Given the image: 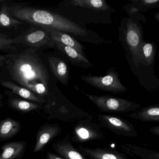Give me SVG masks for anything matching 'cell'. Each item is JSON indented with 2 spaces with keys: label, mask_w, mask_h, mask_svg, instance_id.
Returning <instances> with one entry per match:
<instances>
[{
  "label": "cell",
  "mask_w": 159,
  "mask_h": 159,
  "mask_svg": "<svg viewBox=\"0 0 159 159\" xmlns=\"http://www.w3.org/2000/svg\"><path fill=\"white\" fill-rule=\"evenodd\" d=\"M7 57H8V55H0V67L4 64V62H5Z\"/></svg>",
  "instance_id": "cell-28"
},
{
  "label": "cell",
  "mask_w": 159,
  "mask_h": 159,
  "mask_svg": "<svg viewBox=\"0 0 159 159\" xmlns=\"http://www.w3.org/2000/svg\"><path fill=\"white\" fill-rule=\"evenodd\" d=\"M81 79L94 88L113 94L122 93L127 91V88L122 83L120 75L114 68H110L105 76L83 75Z\"/></svg>",
  "instance_id": "cell-6"
},
{
  "label": "cell",
  "mask_w": 159,
  "mask_h": 159,
  "mask_svg": "<svg viewBox=\"0 0 159 159\" xmlns=\"http://www.w3.org/2000/svg\"><path fill=\"white\" fill-rule=\"evenodd\" d=\"M146 19L140 12L123 18L118 27L119 41L126 53L125 57L131 68L137 66L139 49L144 40L143 27L140 22L144 24Z\"/></svg>",
  "instance_id": "cell-4"
},
{
  "label": "cell",
  "mask_w": 159,
  "mask_h": 159,
  "mask_svg": "<svg viewBox=\"0 0 159 159\" xmlns=\"http://www.w3.org/2000/svg\"><path fill=\"white\" fill-rule=\"evenodd\" d=\"M59 8L63 16L82 27L87 24H112L111 14L116 11L105 0H67Z\"/></svg>",
  "instance_id": "cell-3"
},
{
  "label": "cell",
  "mask_w": 159,
  "mask_h": 159,
  "mask_svg": "<svg viewBox=\"0 0 159 159\" xmlns=\"http://www.w3.org/2000/svg\"><path fill=\"white\" fill-rule=\"evenodd\" d=\"M21 129V124L18 121L7 118L0 122V141H3L13 137Z\"/></svg>",
  "instance_id": "cell-20"
},
{
  "label": "cell",
  "mask_w": 159,
  "mask_h": 159,
  "mask_svg": "<svg viewBox=\"0 0 159 159\" xmlns=\"http://www.w3.org/2000/svg\"><path fill=\"white\" fill-rule=\"evenodd\" d=\"M157 49V45L153 42H143L139 53L137 66L131 68H138L142 66L153 67Z\"/></svg>",
  "instance_id": "cell-15"
},
{
  "label": "cell",
  "mask_w": 159,
  "mask_h": 159,
  "mask_svg": "<svg viewBox=\"0 0 159 159\" xmlns=\"http://www.w3.org/2000/svg\"><path fill=\"white\" fill-rule=\"evenodd\" d=\"M48 62L55 77L63 85L67 86L70 73L67 65L63 60L55 57H49Z\"/></svg>",
  "instance_id": "cell-16"
},
{
  "label": "cell",
  "mask_w": 159,
  "mask_h": 159,
  "mask_svg": "<svg viewBox=\"0 0 159 159\" xmlns=\"http://www.w3.org/2000/svg\"><path fill=\"white\" fill-rule=\"evenodd\" d=\"M130 118L143 122H159V105L154 104L139 109L135 112L128 114Z\"/></svg>",
  "instance_id": "cell-19"
},
{
  "label": "cell",
  "mask_w": 159,
  "mask_h": 159,
  "mask_svg": "<svg viewBox=\"0 0 159 159\" xmlns=\"http://www.w3.org/2000/svg\"><path fill=\"white\" fill-rule=\"evenodd\" d=\"M8 11L11 16L21 22L65 32L82 41L95 44L106 43L105 40L93 31L82 27L63 15L55 12L19 5L8 7Z\"/></svg>",
  "instance_id": "cell-2"
},
{
  "label": "cell",
  "mask_w": 159,
  "mask_h": 159,
  "mask_svg": "<svg viewBox=\"0 0 159 159\" xmlns=\"http://www.w3.org/2000/svg\"><path fill=\"white\" fill-rule=\"evenodd\" d=\"M62 132V129L57 124H46L39 129L36 135V143L33 152H39L54 138Z\"/></svg>",
  "instance_id": "cell-10"
},
{
  "label": "cell",
  "mask_w": 159,
  "mask_h": 159,
  "mask_svg": "<svg viewBox=\"0 0 159 159\" xmlns=\"http://www.w3.org/2000/svg\"><path fill=\"white\" fill-rule=\"evenodd\" d=\"M99 124L111 130L116 134L126 137H133L137 135L133 125L121 117L106 114L97 115Z\"/></svg>",
  "instance_id": "cell-9"
},
{
  "label": "cell",
  "mask_w": 159,
  "mask_h": 159,
  "mask_svg": "<svg viewBox=\"0 0 159 159\" xmlns=\"http://www.w3.org/2000/svg\"><path fill=\"white\" fill-rule=\"evenodd\" d=\"M52 147L54 150L65 159H86L85 156L73 146L68 136L57 141Z\"/></svg>",
  "instance_id": "cell-14"
},
{
  "label": "cell",
  "mask_w": 159,
  "mask_h": 159,
  "mask_svg": "<svg viewBox=\"0 0 159 159\" xmlns=\"http://www.w3.org/2000/svg\"><path fill=\"white\" fill-rule=\"evenodd\" d=\"M22 24V22L11 16L8 11V7L3 3L0 10V27L3 28H16Z\"/></svg>",
  "instance_id": "cell-22"
},
{
  "label": "cell",
  "mask_w": 159,
  "mask_h": 159,
  "mask_svg": "<svg viewBox=\"0 0 159 159\" xmlns=\"http://www.w3.org/2000/svg\"><path fill=\"white\" fill-rule=\"evenodd\" d=\"M101 112L127 113L139 109L141 105L121 98L89 94L81 91Z\"/></svg>",
  "instance_id": "cell-5"
},
{
  "label": "cell",
  "mask_w": 159,
  "mask_h": 159,
  "mask_svg": "<svg viewBox=\"0 0 159 159\" xmlns=\"http://www.w3.org/2000/svg\"><path fill=\"white\" fill-rule=\"evenodd\" d=\"M26 144L25 141L9 142L2 147L0 159H20L25 153Z\"/></svg>",
  "instance_id": "cell-17"
},
{
  "label": "cell",
  "mask_w": 159,
  "mask_h": 159,
  "mask_svg": "<svg viewBox=\"0 0 159 159\" xmlns=\"http://www.w3.org/2000/svg\"><path fill=\"white\" fill-rule=\"evenodd\" d=\"M104 138L101 125L93 117L77 122L73 128L71 140L75 143H83Z\"/></svg>",
  "instance_id": "cell-7"
},
{
  "label": "cell",
  "mask_w": 159,
  "mask_h": 159,
  "mask_svg": "<svg viewBox=\"0 0 159 159\" xmlns=\"http://www.w3.org/2000/svg\"><path fill=\"white\" fill-rule=\"evenodd\" d=\"M120 148L125 153L132 157H139L141 159H159V152L135 144H121Z\"/></svg>",
  "instance_id": "cell-18"
},
{
  "label": "cell",
  "mask_w": 159,
  "mask_h": 159,
  "mask_svg": "<svg viewBox=\"0 0 159 159\" xmlns=\"http://www.w3.org/2000/svg\"><path fill=\"white\" fill-rule=\"evenodd\" d=\"M5 63L12 79L21 86L42 98L49 96L50 76L36 49L8 54Z\"/></svg>",
  "instance_id": "cell-1"
},
{
  "label": "cell",
  "mask_w": 159,
  "mask_h": 159,
  "mask_svg": "<svg viewBox=\"0 0 159 159\" xmlns=\"http://www.w3.org/2000/svg\"><path fill=\"white\" fill-rule=\"evenodd\" d=\"M149 131L151 133L159 136V125H156L149 129Z\"/></svg>",
  "instance_id": "cell-27"
},
{
  "label": "cell",
  "mask_w": 159,
  "mask_h": 159,
  "mask_svg": "<svg viewBox=\"0 0 159 159\" xmlns=\"http://www.w3.org/2000/svg\"><path fill=\"white\" fill-rule=\"evenodd\" d=\"M18 44L14 39L9 38L7 35L0 33V51L3 52L17 50Z\"/></svg>",
  "instance_id": "cell-25"
},
{
  "label": "cell",
  "mask_w": 159,
  "mask_h": 159,
  "mask_svg": "<svg viewBox=\"0 0 159 159\" xmlns=\"http://www.w3.org/2000/svg\"><path fill=\"white\" fill-rule=\"evenodd\" d=\"M54 42L55 46L67 58L72 66L85 69L93 66L86 56L80 53L74 48L63 45L57 42L54 41Z\"/></svg>",
  "instance_id": "cell-12"
},
{
  "label": "cell",
  "mask_w": 159,
  "mask_h": 159,
  "mask_svg": "<svg viewBox=\"0 0 159 159\" xmlns=\"http://www.w3.org/2000/svg\"><path fill=\"white\" fill-rule=\"evenodd\" d=\"M78 149L89 159H130L125 153L108 148H90L79 145Z\"/></svg>",
  "instance_id": "cell-11"
},
{
  "label": "cell",
  "mask_w": 159,
  "mask_h": 159,
  "mask_svg": "<svg viewBox=\"0 0 159 159\" xmlns=\"http://www.w3.org/2000/svg\"><path fill=\"white\" fill-rule=\"evenodd\" d=\"M130 5L136 8L140 12H147L159 6V0H131Z\"/></svg>",
  "instance_id": "cell-24"
},
{
  "label": "cell",
  "mask_w": 159,
  "mask_h": 159,
  "mask_svg": "<svg viewBox=\"0 0 159 159\" xmlns=\"http://www.w3.org/2000/svg\"><path fill=\"white\" fill-rule=\"evenodd\" d=\"M16 43L33 49H47L55 46L54 41L40 27H32L14 39Z\"/></svg>",
  "instance_id": "cell-8"
},
{
  "label": "cell",
  "mask_w": 159,
  "mask_h": 159,
  "mask_svg": "<svg viewBox=\"0 0 159 159\" xmlns=\"http://www.w3.org/2000/svg\"><path fill=\"white\" fill-rule=\"evenodd\" d=\"M2 85L25 99L40 104H43L46 102L44 98L35 94L26 88L17 85L10 81L3 82Z\"/></svg>",
  "instance_id": "cell-21"
},
{
  "label": "cell",
  "mask_w": 159,
  "mask_h": 159,
  "mask_svg": "<svg viewBox=\"0 0 159 159\" xmlns=\"http://www.w3.org/2000/svg\"><path fill=\"white\" fill-rule=\"evenodd\" d=\"M154 18L158 22H159V12H158L155 14L154 15Z\"/></svg>",
  "instance_id": "cell-29"
},
{
  "label": "cell",
  "mask_w": 159,
  "mask_h": 159,
  "mask_svg": "<svg viewBox=\"0 0 159 159\" xmlns=\"http://www.w3.org/2000/svg\"><path fill=\"white\" fill-rule=\"evenodd\" d=\"M47 159H64L53 152H48L46 153Z\"/></svg>",
  "instance_id": "cell-26"
},
{
  "label": "cell",
  "mask_w": 159,
  "mask_h": 159,
  "mask_svg": "<svg viewBox=\"0 0 159 159\" xmlns=\"http://www.w3.org/2000/svg\"><path fill=\"white\" fill-rule=\"evenodd\" d=\"M11 107L19 111L28 112L38 109L40 106L35 103L19 98H12L10 102Z\"/></svg>",
  "instance_id": "cell-23"
},
{
  "label": "cell",
  "mask_w": 159,
  "mask_h": 159,
  "mask_svg": "<svg viewBox=\"0 0 159 159\" xmlns=\"http://www.w3.org/2000/svg\"><path fill=\"white\" fill-rule=\"evenodd\" d=\"M41 28L47 32L54 41L57 42L63 45L74 48L80 53L86 56L84 52V50H86V48L73 36L67 33L55 30L50 28L44 27Z\"/></svg>",
  "instance_id": "cell-13"
}]
</instances>
